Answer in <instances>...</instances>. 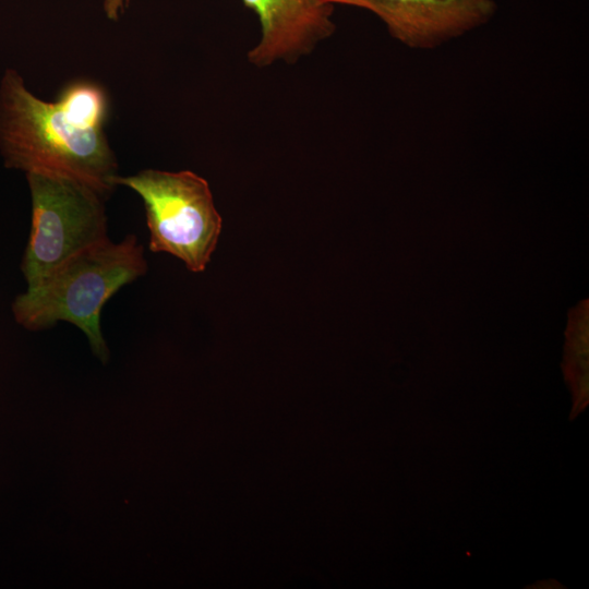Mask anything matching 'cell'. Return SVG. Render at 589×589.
Segmentation results:
<instances>
[{"label":"cell","instance_id":"277c9868","mask_svg":"<svg viewBox=\"0 0 589 589\" xmlns=\"http://www.w3.org/2000/svg\"><path fill=\"white\" fill-rule=\"evenodd\" d=\"M32 226L21 271L27 288L36 286L68 257L107 238L105 196L59 175L26 173Z\"/></svg>","mask_w":589,"mask_h":589},{"label":"cell","instance_id":"8992f818","mask_svg":"<svg viewBox=\"0 0 589 589\" xmlns=\"http://www.w3.org/2000/svg\"><path fill=\"white\" fill-rule=\"evenodd\" d=\"M259 17L261 38L248 52L259 68L293 62L335 32L334 5L323 0H242Z\"/></svg>","mask_w":589,"mask_h":589},{"label":"cell","instance_id":"3957f363","mask_svg":"<svg viewBox=\"0 0 589 589\" xmlns=\"http://www.w3.org/2000/svg\"><path fill=\"white\" fill-rule=\"evenodd\" d=\"M116 184L142 199L149 230V250L183 261L191 272H203L221 231L209 185L196 173L145 169L116 178Z\"/></svg>","mask_w":589,"mask_h":589},{"label":"cell","instance_id":"52a82bcc","mask_svg":"<svg viewBox=\"0 0 589 589\" xmlns=\"http://www.w3.org/2000/svg\"><path fill=\"white\" fill-rule=\"evenodd\" d=\"M129 2L130 0H104L103 7L107 19L111 21L119 20Z\"/></svg>","mask_w":589,"mask_h":589},{"label":"cell","instance_id":"6da1fadb","mask_svg":"<svg viewBox=\"0 0 589 589\" xmlns=\"http://www.w3.org/2000/svg\"><path fill=\"white\" fill-rule=\"evenodd\" d=\"M110 97L98 82L75 79L52 101L36 97L8 68L0 80V155L4 166L79 180L107 197L118 175L105 127Z\"/></svg>","mask_w":589,"mask_h":589},{"label":"cell","instance_id":"7a4b0ae2","mask_svg":"<svg viewBox=\"0 0 589 589\" xmlns=\"http://www.w3.org/2000/svg\"><path fill=\"white\" fill-rule=\"evenodd\" d=\"M146 271L143 247L135 235L120 242L107 238L68 257L19 294L12 303L13 316L28 330L69 322L86 335L95 356L106 362L109 350L100 328L103 306Z\"/></svg>","mask_w":589,"mask_h":589},{"label":"cell","instance_id":"5b68a950","mask_svg":"<svg viewBox=\"0 0 589 589\" xmlns=\"http://www.w3.org/2000/svg\"><path fill=\"white\" fill-rule=\"evenodd\" d=\"M362 8L378 16L389 34L410 48L431 49L485 23L494 0H323Z\"/></svg>","mask_w":589,"mask_h":589}]
</instances>
